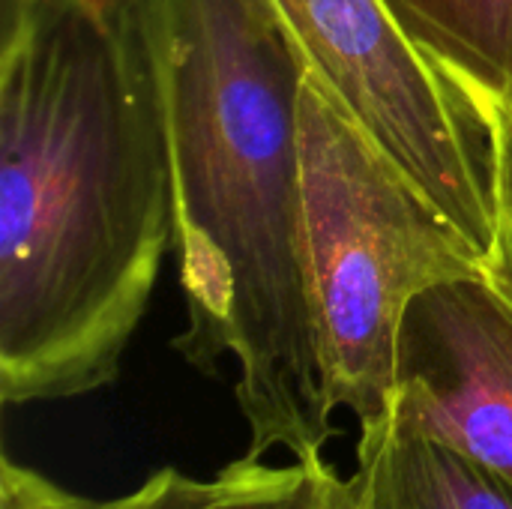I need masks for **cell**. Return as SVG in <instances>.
Instances as JSON below:
<instances>
[{"label":"cell","mask_w":512,"mask_h":509,"mask_svg":"<svg viewBox=\"0 0 512 509\" xmlns=\"http://www.w3.org/2000/svg\"><path fill=\"white\" fill-rule=\"evenodd\" d=\"M171 246L138 0H0V399L108 387Z\"/></svg>","instance_id":"obj_1"},{"label":"cell","mask_w":512,"mask_h":509,"mask_svg":"<svg viewBox=\"0 0 512 509\" xmlns=\"http://www.w3.org/2000/svg\"><path fill=\"white\" fill-rule=\"evenodd\" d=\"M174 195L186 330L174 348L225 378L249 459L324 462L339 435L318 342L297 141L300 60L264 0H138Z\"/></svg>","instance_id":"obj_2"},{"label":"cell","mask_w":512,"mask_h":509,"mask_svg":"<svg viewBox=\"0 0 512 509\" xmlns=\"http://www.w3.org/2000/svg\"><path fill=\"white\" fill-rule=\"evenodd\" d=\"M297 141L327 393L363 432L393 417L408 306L435 285L486 279V258L303 66Z\"/></svg>","instance_id":"obj_3"},{"label":"cell","mask_w":512,"mask_h":509,"mask_svg":"<svg viewBox=\"0 0 512 509\" xmlns=\"http://www.w3.org/2000/svg\"><path fill=\"white\" fill-rule=\"evenodd\" d=\"M303 69L489 261L492 129L483 105L402 27L387 0H264Z\"/></svg>","instance_id":"obj_4"},{"label":"cell","mask_w":512,"mask_h":509,"mask_svg":"<svg viewBox=\"0 0 512 509\" xmlns=\"http://www.w3.org/2000/svg\"><path fill=\"white\" fill-rule=\"evenodd\" d=\"M390 423L512 486V303L489 279L444 282L408 306Z\"/></svg>","instance_id":"obj_5"},{"label":"cell","mask_w":512,"mask_h":509,"mask_svg":"<svg viewBox=\"0 0 512 509\" xmlns=\"http://www.w3.org/2000/svg\"><path fill=\"white\" fill-rule=\"evenodd\" d=\"M342 483L327 462L267 465L243 456L207 480L162 468L129 495L87 498L3 459L0 509H327Z\"/></svg>","instance_id":"obj_6"},{"label":"cell","mask_w":512,"mask_h":509,"mask_svg":"<svg viewBox=\"0 0 512 509\" xmlns=\"http://www.w3.org/2000/svg\"><path fill=\"white\" fill-rule=\"evenodd\" d=\"M354 509H512V486L459 450L396 429H363Z\"/></svg>","instance_id":"obj_7"},{"label":"cell","mask_w":512,"mask_h":509,"mask_svg":"<svg viewBox=\"0 0 512 509\" xmlns=\"http://www.w3.org/2000/svg\"><path fill=\"white\" fill-rule=\"evenodd\" d=\"M402 27L486 108L512 105V0H387Z\"/></svg>","instance_id":"obj_8"},{"label":"cell","mask_w":512,"mask_h":509,"mask_svg":"<svg viewBox=\"0 0 512 509\" xmlns=\"http://www.w3.org/2000/svg\"><path fill=\"white\" fill-rule=\"evenodd\" d=\"M492 129V192H495V246L486 261V279L512 303V105L486 108Z\"/></svg>","instance_id":"obj_9"},{"label":"cell","mask_w":512,"mask_h":509,"mask_svg":"<svg viewBox=\"0 0 512 509\" xmlns=\"http://www.w3.org/2000/svg\"><path fill=\"white\" fill-rule=\"evenodd\" d=\"M327 509H354V489H351V480L342 483V489L333 495V501H330V507Z\"/></svg>","instance_id":"obj_10"}]
</instances>
